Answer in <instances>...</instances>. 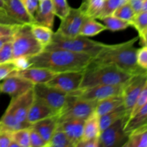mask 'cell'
Wrapping results in <instances>:
<instances>
[{
    "mask_svg": "<svg viewBox=\"0 0 147 147\" xmlns=\"http://www.w3.org/2000/svg\"><path fill=\"white\" fill-rule=\"evenodd\" d=\"M107 30L106 26L96 21V19L86 18L82 25L79 35L93 37Z\"/></svg>",
    "mask_w": 147,
    "mask_h": 147,
    "instance_id": "26",
    "label": "cell"
},
{
    "mask_svg": "<svg viewBox=\"0 0 147 147\" xmlns=\"http://www.w3.org/2000/svg\"><path fill=\"white\" fill-rule=\"evenodd\" d=\"M106 0H86L81 7L88 18L96 19L98 17L104 6Z\"/></svg>",
    "mask_w": 147,
    "mask_h": 147,
    "instance_id": "29",
    "label": "cell"
},
{
    "mask_svg": "<svg viewBox=\"0 0 147 147\" xmlns=\"http://www.w3.org/2000/svg\"><path fill=\"white\" fill-rule=\"evenodd\" d=\"M125 117H126V111L123 106H120L115 110L100 116L98 118L100 131L107 129L109 126L119 121V119H124L125 123Z\"/></svg>",
    "mask_w": 147,
    "mask_h": 147,
    "instance_id": "24",
    "label": "cell"
},
{
    "mask_svg": "<svg viewBox=\"0 0 147 147\" xmlns=\"http://www.w3.org/2000/svg\"><path fill=\"white\" fill-rule=\"evenodd\" d=\"M123 147H147V125H142L131 131Z\"/></svg>",
    "mask_w": 147,
    "mask_h": 147,
    "instance_id": "22",
    "label": "cell"
},
{
    "mask_svg": "<svg viewBox=\"0 0 147 147\" xmlns=\"http://www.w3.org/2000/svg\"><path fill=\"white\" fill-rule=\"evenodd\" d=\"M92 56L63 49L55 48L43 51L29 58L30 67L47 68L56 73L83 71L93 61Z\"/></svg>",
    "mask_w": 147,
    "mask_h": 147,
    "instance_id": "1",
    "label": "cell"
},
{
    "mask_svg": "<svg viewBox=\"0 0 147 147\" xmlns=\"http://www.w3.org/2000/svg\"><path fill=\"white\" fill-rule=\"evenodd\" d=\"M7 5V14L18 23L30 24L34 23V18L28 12L23 1L9 0Z\"/></svg>",
    "mask_w": 147,
    "mask_h": 147,
    "instance_id": "16",
    "label": "cell"
},
{
    "mask_svg": "<svg viewBox=\"0 0 147 147\" xmlns=\"http://www.w3.org/2000/svg\"><path fill=\"white\" fill-rule=\"evenodd\" d=\"M139 37L116 45H108L98 55L93 59L92 63L96 64L113 65L121 70L134 76L146 73L137 64L136 55L138 49L134 44Z\"/></svg>",
    "mask_w": 147,
    "mask_h": 147,
    "instance_id": "2",
    "label": "cell"
},
{
    "mask_svg": "<svg viewBox=\"0 0 147 147\" xmlns=\"http://www.w3.org/2000/svg\"><path fill=\"white\" fill-rule=\"evenodd\" d=\"M34 87L32 82L17 76H8L4 79L3 82L0 83V92L7 93L11 96V98L17 97Z\"/></svg>",
    "mask_w": 147,
    "mask_h": 147,
    "instance_id": "14",
    "label": "cell"
},
{
    "mask_svg": "<svg viewBox=\"0 0 147 147\" xmlns=\"http://www.w3.org/2000/svg\"><path fill=\"white\" fill-rule=\"evenodd\" d=\"M144 0H129L128 3L130 4L131 8L136 14L141 12L142 11V7Z\"/></svg>",
    "mask_w": 147,
    "mask_h": 147,
    "instance_id": "44",
    "label": "cell"
},
{
    "mask_svg": "<svg viewBox=\"0 0 147 147\" xmlns=\"http://www.w3.org/2000/svg\"><path fill=\"white\" fill-rule=\"evenodd\" d=\"M39 1H42V0H39Z\"/></svg>",
    "mask_w": 147,
    "mask_h": 147,
    "instance_id": "54",
    "label": "cell"
},
{
    "mask_svg": "<svg viewBox=\"0 0 147 147\" xmlns=\"http://www.w3.org/2000/svg\"><path fill=\"white\" fill-rule=\"evenodd\" d=\"M9 147H20V145L18 144L16 142H14V140L11 141V142L10 143L9 146Z\"/></svg>",
    "mask_w": 147,
    "mask_h": 147,
    "instance_id": "49",
    "label": "cell"
},
{
    "mask_svg": "<svg viewBox=\"0 0 147 147\" xmlns=\"http://www.w3.org/2000/svg\"><path fill=\"white\" fill-rule=\"evenodd\" d=\"M30 128H24L11 132L12 140L17 142L20 147H30Z\"/></svg>",
    "mask_w": 147,
    "mask_h": 147,
    "instance_id": "32",
    "label": "cell"
},
{
    "mask_svg": "<svg viewBox=\"0 0 147 147\" xmlns=\"http://www.w3.org/2000/svg\"><path fill=\"white\" fill-rule=\"evenodd\" d=\"M131 27L137 30L139 35L142 34L147 28V11H142L136 14L131 22Z\"/></svg>",
    "mask_w": 147,
    "mask_h": 147,
    "instance_id": "34",
    "label": "cell"
},
{
    "mask_svg": "<svg viewBox=\"0 0 147 147\" xmlns=\"http://www.w3.org/2000/svg\"><path fill=\"white\" fill-rule=\"evenodd\" d=\"M16 70H17V69L13 61L0 63V80L11 76V73Z\"/></svg>",
    "mask_w": 147,
    "mask_h": 147,
    "instance_id": "38",
    "label": "cell"
},
{
    "mask_svg": "<svg viewBox=\"0 0 147 147\" xmlns=\"http://www.w3.org/2000/svg\"><path fill=\"white\" fill-rule=\"evenodd\" d=\"M55 16L51 0H42L39 3L38 9L34 17V23L53 29Z\"/></svg>",
    "mask_w": 147,
    "mask_h": 147,
    "instance_id": "18",
    "label": "cell"
},
{
    "mask_svg": "<svg viewBox=\"0 0 147 147\" xmlns=\"http://www.w3.org/2000/svg\"><path fill=\"white\" fill-rule=\"evenodd\" d=\"M132 76L113 65L96 64L91 62L83 71L80 89L98 85H123Z\"/></svg>",
    "mask_w": 147,
    "mask_h": 147,
    "instance_id": "3",
    "label": "cell"
},
{
    "mask_svg": "<svg viewBox=\"0 0 147 147\" xmlns=\"http://www.w3.org/2000/svg\"><path fill=\"white\" fill-rule=\"evenodd\" d=\"M13 60L20 57H34L44 50V47L35 38L31 24H22L16 29L12 38Z\"/></svg>",
    "mask_w": 147,
    "mask_h": 147,
    "instance_id": "5",
    "label": "cell"
},
{
    "mask_svg": "<svg viewBox=\"0 0 147 147\" xmlns=\"http://www.w3.org/2000/svg\"><path fill=\"white\" fill-rule=\"evenodd\" d=\"M24 128L26 127L17 121L12 111L8 106L5 113L0 119V130L12 132Z\"/></svg>",
    "mask_w": 147,
    "mask_h": 147,
    "instance_id": "27",
    "label": "cell"
},
{
    "mask_svg": "<svg viewBox=\"0 0 147 147\" xmlns=\"http://www.w3.org/2000/svg\"><path fill=\"white\" fill-rule=\"evenodd\" d=\"M113 15L118 17V18L125 20V21L129 22L131 24V22L134 18L136 13L134 12L130 4L127 2L126 4H123L121 7H119V9H117L113 12Z\"/></svg>",
    "mask_w": 147,
    "mask_h": 147,
    "instance_id": "33",
    "label": "cell"
},
{
    "mask_svg": "<svg viewBox=\"0 0 147 147\" xmlns=\"http://www.w3.org/2000/svg\"><path fill=\"white\" fill-rule=\"evenodd\" d=\"M146 31H147V28H146V30H145V31H144V32H146Z\"/></svg>",
    "mask_w": 147,
    "mask_h": 147,
    "instance_id": "52",
    "label": "cell"
},
{
    "mask_svg": "<svg viewBox=\"0 0 147 147\" xmlns=\"http://www.w3.org/2000/svg\"><path fill=\"white\" fill-rule=\"evenodd\" d=\"M128 1L129 0H106L103 9L97 19L100 20L106 16L111 15L117 9L126 4Z\"/></svg>",
    "mask_w": 147,
    "mask_h": 147,
    "instance_id": "31",
    "label": "cell"
},
{
    "mask_svg": "<svg viewBox=\"0 0 147 147\" xmlns=\"http://www.w3.org/2000/svg\"><path fill=\"white\" fill-rule=\"evenodd\" d=\"M0 9L4 10V11H6L7 10V5L3 0H0Z\"/></svg>",
    "mask_w": 147,
    "mask_h": 147,
    "instance_id": "48",
    "label": "cell"
},
{
    "mask_svg": "<svg viewBox=\"0 0 147 147\" xmlns=\"http://www.w3.org/2000/svg\"><path fill=\"white\" fill-rule=\"evenodd\" d=\"M11 141V132L0 130V147H9Z\"/></svg>",
    "mask_w": 147,
    "mask_h": 147,
    "instance_id": "42",
    "label": "cell"
},
{
    "mask_svg": "<svg viewBox=\"0 0 147 147\" xmlns=\"http://www.w3.org/2000/svg\"><path fill=\"white\" fill-rule=\"evenodd\" d=\"M57 116L55 112L49 107L45 102L34 97L27 114V120L30 125L46 118Z\"/></svg>",
    "mask_w": 147,
    "mask_h": 147,
    "instance_id": "17",
    "label": "cell"
},
{
    "mask_svg": "<svg viewBox=\"0 0 147 147\" xmlns=\"http://www.w3.org/2000/svg\"><path fill=\"white\" fill-rule=\"evenodd\" d=\"M39 3H40L39 0H24V4L27 11L33 18L37 12V9H38Z\"/></svg>",
    "mask_w": 147,
    "mask_h": 147,
    "instance_id": "41",
    "label": "cell"
},
{
    "mask_svg": "<svg viewBox=\"0 0 147 147\" xmlns=\"http://www.w3.org/2000/svg\"><path fill=\"white\" fill-rule=\"evenodd\" d=\"M97 102L67 95L64 107L57 115V123L73 119L86 120L95 111Z\"/></svg>",
    "mask_w": 147,
    "mask_h": 147,
    "instance_id": "6",
    "label": "cell"
},
{
    "mask_svg": "<svg viewBox=\"0 0 147 147\" xmlns=\"http://www.w3.org/2000/svg\"><path fill=\"white\" fill-rule=\"evenodd\" d=\"M14 64L15 65L17 70H24L30 67V63L28 57H20L14 59L12 60Z\"/></svg>",
    "mask_w": 147,
    "mask_h": 147,
    "instance_id": "43",
    "label": "cell"
},
{
    "mask_svg": "<svg viewBox=\"0 0 147 147\" xmlns=\"http://www.w3.org/2000/svg\"><path fill=\"white\" fill-rule=\"evenodd\" d=\"M124 85H98L86 88L78 89L67 95H72L86 100L98 102L111 96L122 95Z\"/></svg>",
    "mask_w": 147,
    "mask_h": 147,
    "instance_id": "9",
    "label": "cell"
},
{
    "mask_svg": "<svg viewBox=\"0 0 147 147\" xmlns=\"http://www.w3.org/2000/svg\"><path fill=\"white\" fill-rule=\"evenodd\" d=\"M136 60L138 65L147 71V46H143L142 48L138 49Z\"/></svg>",
    "mask_w": 147,
    "mask_h": 147,
    "instance_id": "39",
    "label": "cell"
},
{
    "mask_svg": "<svg viewBox=\"0 0 147 147\" xmlns=\"http://www.w3.org/2000/svg\"><path fill=\"white\" fill-rule=\"evenodd\" d=\"M57 74L52 70L40 67H30L24 70H18L13 72L11 75L20 76L34 85L47 83Z\"/></svg>",
    "mask_w": 147,
    "mask_h": 147,
    "instance_id": "15",
    "label": "cell"
},
{
    "mask_svg": "<svg viewBox=\"0 0 147 147\" xmlns=\"http://www.w3.org/2000/svg\"><path fill=\"white\" fill-rule=\"evenodd\" d=\"M20 24H8L0 23V37L12 36Z\"/></svg>",
    "mask_w": 147,
    "mask_h": 147,
    "instance_id": "40",
    "label": "cell"
},
{
    "mask_svg": "<svg viewBox=\"0 0 147 147\" xmlns=\"http://www.w3.org/2000/svg\"><path fill=\"white\" fill-rule=\"evenodd\" d=\"M100 134L99 118L95 113L85 120L81 141L99 139Z\"/></svg>",
    "mask_w": 147,
    "mask_h": 147,
    "instance_id": "23",
    "label": "cell"
},
{
    "mask_svg": "<svg viewBox=\"0 0 147 147\" xmlns=\"http://www.w3.org/2000/svg\"><path fill=\"white\" fill-rule=\"evenodd\" d=\"M107 46V44L90 40L84 36L78 35L76 37H66L56 32L53 33V38L50 44L45 49H63L74 53L89 55L94 58Z\"/></svg>",
    "mask_w": 147,
    "mask_h": 147,
    "instance_id": "4",
    "label": "cell"
},
{
    "mask_svg": "<svg viewBox=\"0 0 147 147\" xmlns=\"http://www.w3.org/2000/svg\"><path fill=\"white\" fill-rule=\"evenodd\" d=\"M13 38V35L12 36H6V37H0V49L3 47L5 43L11 41Z\"/></svg>",
    "mask_w": 147,
    "mask_h": 147,
    "instance_id": "46",
    "label": "cell"
},
{
    "mask_svg": "<svg viewBox=\"0 0 147 147\" xmlns=\"http://www.w3.org/2000/svg\"><path fill=\"white\" fill-rule=\"evenodd\" d=\"M32 31L37 41L45 48L51 42L53 35V29L46 26L33 23L31 24Z\"/></svg>",
    "mask_w": 147,
    "mask_h": 147,
    "instance_id": "25",
    "label": "cell"
},
{
    "mask_svg": "<svg viewBox=\"0 0 147 147\" xmlns=\"http://www.w3.org/2000/svg\"><path fill=\"white\" fill-rule=\"evenodd\" d=\"M34 95L33 88L17 97L11 98L9 107L12 111L14 118L18 123L28 128L31 125L27 122V117L29 110L34 100Z\"/></svg>",
    "mask_w": 147,
    "mask_h": 147,
    "instance_id": "13",
    "label": "cell"
},
{
    "mask_svg": "<svg viewBox=\"0 0 147 147\" xmlns=\"http://www.w3.org/2000/svg\"><path fill=\"white\" fill-rule=\"evenodd\" d=\"M22 1H23V2H24V0H22Z\"/></svg>",
    "mask_w": 147,
    "mask_h": 147,
    "instance_id": "53",
    "label": "cell"
},
{
    "mask_svg": "<svg viewBox=\"0 0 147 147\" xmlns=\"http://www.w3.org/2000/svg\"><path fill=\"white\" fill-rule=\"evenodd\" d=\"M139 37L143 46H147V31L144 32L142 34L139 35Z\"/></svg>",
    "mask_w": 147,
    "mask_h": 147,
    "instance_id": "47",
    "label": "cell"
},
{
    "mask_svg": "<svg viewBox=\"0 0 147 147\" xmlns=\"http://www.w3.org/2000/svg\"><path fill=\"white\" fill-rule=\"evenodd\" d=\"M11 41L5 43L0 49V63H7L13 60V49Z\"/></svg>",
    "mask_w": 147,
    "mask_h": 147,
    "instance_id": "36",
    "label": "cell"
},
{
    "mask_svg": "<svg viewBox=\"0 0 147 147\" xmlns=\"http://www.w3.org/2000/svg\"><path fill=\"white\" fill-rule=\"evenodd\" d=\"M121 106H123L122 95L111 96V97L97 102L94 113L98 117H100Z\"/></svg>",
    "mask_w": 147,
    "mask_h": 147,
    "instance_id": "21",
    "label": "cell"
},
{
    "mask_svg": "<svg viewBox=\"0 0 147 147\" xmlns=\"http://www.w3.org/2000/svg\"><path fill=\"white\" fill-rule=\"evenodd\" d=\"M84 122L85 120L73 119L57 123L71 140L74 147H77L83 137Z\"/></svg>",
    "mask_w": 147,
    "mask_h": 147,
    "instance_id": "19",
    "label": "cell"
},
{
    "mask_svg": "<svg viewBox=\"0 0 147 147\" xmlns=\"http://www.w3.org/2000/svg\"><path fill=\"white\" fill-rule=\"evenodd\" d=\"M87 17L81 7L70 8L67 15L61 20L57 32L66 37H76L80 34V29Z\"/></svg>",
    "mask_w": 147,
    "mask_h": 147,
    "instance_id": "11",
    "label": "cell"
},
{
    "mask_svg": "<svg viewBox=\"0 0 147 147\" xmlns=\"http://www.w3.org/2000/svg\"><path fill=\"white\" fill-rule=\"evenodd\" d=\"M142 11H147V0H144L143 4V7H142Z\"/></svg>",
    "mask_w": 147,
    "mask_h": 147,
    "instance_id": "50",
    "label": "cell"
},
{
    "mask_svg": "<svg viewBox=\"0 0 147 147\" xmlns=\"http://www.w3.org/2000/svg\"><path fill=\"white\" fill-rule=\"evenodd\" d=\"M3 1H4V2H5V4H7V3H8L9 0H3Z\"/></svg>",
    "mask_w": 147,
    "mask_h": 147,
    "instance_id": "51",
    "label": "cell"
},
{
    "mask_svg": "<svg viewBox=\"0 0 147 147\" xmlns=\"http://www.w3.org/2000/svg\"><path fill=\"white\" fill-rule=\"evenodd\" d=\"M30 147H47V143L32 126L30 128Z\"/></svg>",
    "mask_w": 147,
    "mask_h": 147,
    "instance_id": "37",
    "label": "cell"
},
{
    "mask_svg": "<svg viewBox=\"0 0 147 147\" xmlns=\"http://www.w3.org/2000/svg\"><path fill=\"white\" fill-rule=\"evenodd\" d=\"M123 128L124 119H121L100 131L98 147L123 146L128 139V134Z\"/></svg>",
    "mask_w": 147,
    "mask_h": 147,
    "instance_id": "10",
    "label": "cell"
},
{
    "mask_svg": "<svg viewBox=\"0 0 147 147\" xmlns=\"http://www.w3.org/2000/svg\"><path fill=\"white\" fill-rule=\"evenodd\" d=\"M147 81V72L132 76L124 85L122 96L126 111L125 123L130 117L139 94ZM124 123V125H125Z\"/></svg>",
    "mask_w": 147,
    "mask_h": 147,
    "instance_id": "7",
    "label": "cell"
},
{
    "mask_svg": "<svg viewBox=\"0 0 147 147\" xmlns=\"http://www.w3.org/2000/svg\"><path fill=\"white\" fill-rule=\"evenodd\" d=\"M83 71L57 73L46 84L67 94H70L80 89L83 78Z\"/></svg>",
    "mask_w": 147,
    "mask_h": 147,
    "instance_id": "12",
    "label": "cell"
},
{
    "mask_svg": "<svg viewBox=\"0 0 147 147\" xmlns=\"http://www.w3.org/2000/svg\"><path fill=\"white\" fill-rule=\"evenodd\" d=\"M77 147H98V139L80 141Z\"/></svg>",
    "mask_w": 147,
    "mask_h": 147,
    "instance_id": "45",
    "label": "cell"
},
{
    "mask_svg": "<svg viewBox=\"0 0 147 147\" xmlns=\"http://www.w3.org/2000/svg\"><path fill=\"white\" fill-rule=\"evenodd\" d=\"M55 14L57 17L63 20L67 14L71 7L67 4V0H51Z\"/></svg>",
    "mask_w": 147,
    "mask_h": 147,
    "instance_id": "35",
    "label": "cell"
},
{
    "mask_svg": "<svg viewBox=\"0 0 147 147\" xmlns=\"http://www.w3.org/2000/svg\"><path fill=\"white\" fill-rule=\"evenodd\" d=\"M33 91L34 97L45 102L57 115L63 109L67 98V93L49 86L46 83L34 85Z\"/></svg>",
    "mask_w": 147,
    "mask_h": 147,
    "instance_id": "8",
    "label": "cell"
},
{
    "mask_svg": "<svg viewBox=\"0 0 147 147\" xmlns=\"http://www.w3.org/2000/svg\"><path fill=\"white\" fill-rule=\"evenodd\" d=\"M57 126V116H54L42 119L33 123L31 126L42 137L47 145Z\"/></svg>",
    "mask_w": 147,
    "mask_h": 147,
    "instance_id": "20",
    "label": "cell"
},
{
    "mask_svg": "<svg viewBox=\"0 0 147 147\" xmlns=\"http://www.w3.org/2000/svg\"><path fill=\"white\" fill-rule=\"evenodd\" d=\"M47 147H74V145L62 128L57 124L51 139L47 143Z\"/></svg>",
    "mask_w": 147,
    "mask_h": 147,
    "instance_id": "28",
    "label": "cell"
},
{
    "mask_svg": "<svg viewBox=\"0 0 147 147\" xmlns=\"http://www.w3.org/2000/svg\"><path fill=\"white\" fill-rule=\"evenodd\" d=\"M100 20L101 21L102 24L106 26L107 30H111V31H120V30H125L128 27H131V22L118 18L113 14L102 17L100 19Z\"/></svg>",
    "mask_w": 147,
    "mask_h": 147,
    "instance_id": "30",
    "label": "cell"
}]
</instances>
